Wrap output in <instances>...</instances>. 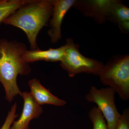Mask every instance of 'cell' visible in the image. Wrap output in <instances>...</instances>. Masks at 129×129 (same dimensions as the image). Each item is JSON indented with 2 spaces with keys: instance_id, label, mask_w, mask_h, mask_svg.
<instances>
[{
  "instance_id": "1",
  "label": "cell",
  "mask_w": 129,
  "mask_h": 129,
  "mask_svg": "<svg viewBox=\"0 0 129 129\" xmlns=\"http://www.w3.org/2000/svg\"><path fill=\"white\" fill-rule=\"evenodd\" d=\"M27 50L22 42L0 39V82L5 88V98L9 103L22 92L17 84L18 75H28L31 72L29 63L22 58Z\"/></svg>"
},
{
  "instance_id": "2",
  "label": "cell",
  "mask_w": 129,
  "mask_h": 129,
  "mask_svg": "<svg viewBox=\"0 0 129 129\" xmlns=\"http://www.w3.org/2000/svg\"><path fill=\"white\" fill-rule=\"evenodd\" d=\"M53 3L54 0H28L3 23L22 29L27 37L31 50H38L37 36L50 20Z\"/></svg>"
},
{
  "instance_id": "3",
  "label": "cell",
  "mask_w": 129,
  "mask_h": 129,
  "mask_svg": "<svg viewBox=\"0 0 129 129\" xmlns=\"http://www.w3.org/2000/svg\"><path fill=\"white\" fill-rule=\"evenodd\" d=\"M100 80L117 92L122 100L129 99V56L114 57L104 65L99 74Z\"/></svg>"
},
{
  "instance_id": "4",
  "label": "cell",
  "mask_w": 129,
  "mask_h": 129,
  "mask_svg": "<svg viewBox=\"0 0 129 129\" xmlns=\"http://www.w3.org/2000/svg\"><path fill=\"white\" fill-rule=\"evenodd\" d=\"M66 43L67 47L60 65L70 77H73L81 73L99 76L104 66L103 63L83 55L79 50V45L72 39H67Z\"/></svg>"
},
{
  "instance_id": "5",
  "label": "cell",
  "mask_w": 129,
  "mask_h": 129,
  "mask_svg": "<svg viewBox=\"0 0 129 129\" xmlns=\"http://www.w3.org/2000/svg\"><path fill=\"white\" fill-rule=\"evenodd\" d=\"M115 93L111 87L99 89L93 86L85 96L87 101L97 105L107 121L108 129H115L121 114L115 105Z\"/></svg>"
},
{
  "instance_id": "6",
  "label": "cell",
  "mask_w": 129,
  "mask_h": 129,
  "mask_svg": "<svg viewBox=\"0 0 129 129\" xmlns=\"http://www.w3.org/2000/svg\"><path fill=\"white\" fill-rule=\"evenodd\" d=\"M113 1H76L73 6L84 16L92 18L98 23L102 24L107 20Z\"/></svg>"
},
{
  "instance_id": "7",
  "label": "cell",
  "mask_w": 129,
  "mask_h": 129,
  "mask_svg": "<svg viewBox=\"0 0 129 129\" xmlns=\"http://www.w3.org/2000/svg\"><path fill=\"white\" fill-rule=\"evenodd\" d=\"M75 0H54L51 18L49 21L50 28L47 34L52 44L57 43L61 39V26L65 14L73 6Z\"/></svg>"
},
{
  "instance_id": "8",
  "label": "cell",
  "mask_w": 129,
  "mask_h": 129,
  "mask_svg": "<svg viewBox=\"0 0 129 129\" xmlns=\"http://www.w3.org/2000/svg\"><path fill=\"white\" fill-rule=\"evenodd\" d=\"M20 96L24 101L22 112L19 119L13 122L9 129H29L30 121L39 117L43 112L42 107L37 104L30 92H22Z\"/></svg>"
},
{
  "instance_id": "9",
  "label": "cell",
  "mask_w": 129,
  "mask_h": 129,
  "mask_svg": "<svg viewBox=\"0 0 129 129\" xmlns=\"http://www.w3.org/2000/svg\"><path fill=\"white\" fill-rule=\"evenodd\" d=\"M30 93L35 101L40 106L45 104L57 106H64L66 102L58 98L43 86L39 80L33 79L29 81Z\"/></svg>"
},
{
  "instance_id": "10",
  "label": "cell",
  "mask_w": 129,
  "mask_h": 129,
  "mask_svg": "<svg viewBox=\"0 0 129 129\" xmlns=\"http://www.w3.org/2000/svg\"><path fill=\"white\" fill-rule=\"evenodd\" d=\"M67 47V44L59 48H50L46 50H41L39 49L36 50H27L23 53L22 58L26 62H34L40 60L47 61H61L64 55Z\"/></svg>"
},
{
  "instance_id": "11",
  "label": "cell",
  "mask_w": 129,
  "mask_h": 129,
  "mask_svg": "<svg viewBox=\"0 0 129 129\" xmlns=\"http://www.w3.org/2000/svg\"><path fill=\"white\" fill-rule=\"evenodd\" d=\"M108 19L117 24L123 33H128L129 9L119 1H113L109 9Z\"/></svg>"
},
{
  "instance_id": "12",
  "label": "cell",
  "mask_w": 129,
  "mask_h": 129,
  "mask_svg": "<svg viewBox=\"0 0 129 129\" xmlns=\"http://www.w3.org/2000/svg\"><path fill=\"white\" fill-rule=\"evenodd\" d=\"M28 0H1L0 24L17 10L25 4Z\"/></svg>"
},
{
  "instance_id": "13",
  "label": "cell",
  "mask_w": 129,
  "mask_h": 129,
  "mask_svg": "<svg viewBox=\"0 0 129 129\" xmlns=\"http://www.w3.org/2000/svg\"><path fill=\"white\" fill-rule=\"evenodd\" d=\"M88 116L93 124L92 129H108L103 115L97 107L94 106L90 109Z\"/></svg>"
},
{
  "instance_id": "14",
  "label": "cell",
  "mask_w": 129,
  "mask_h": 129,
  "mask_svg": "<svg viewBox=\"0 0 129 129\" xmlns=\"http://www.w3.org/2000/svg\"><path fill=\"white\" fill-rule=\"evenodd\" d=\"M17 108V103H15L12 106L11 110L8 112L4 124L0 129H10L15 119L18 116V115L16 113Z\"/></svg>"
},
{
  "instance_id": "15",
  "label": "cell",
  "mask_w": 129,
  "mask_h": 129,
  "mask_svg": "<svg viewBox=\"0 0 129 129\" xmlns=\"http://www.w3.org/2000/svg\"><path fill=\"white\" fill-rule=\"evenodd\" d=\"M115 129H129V109H124L118 120Z\"/></svg>"
},
{
  "instance_id": "16",
  "label": "cell",
  "mask_w": 129,
  "mask_h": 129,
  "mask_svg": "<svg viewBox=\"0 0 129 129\" xmlns=\"http://www.w3.org/2000/svg\"><path fill=\"white\" fill-rule=\"evenodd\" d=\"M0 1H1V0H0Z\"/></svg>"
}]
</instances>
